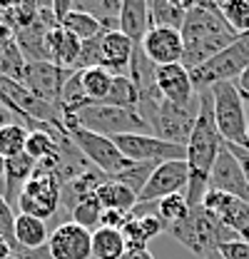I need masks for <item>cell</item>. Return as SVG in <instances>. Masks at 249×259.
<instances>
[{
  "label": "cell",
  "mask_w": 249,
  "mask_h": 259,
  "mask_svg": "<svg viewBox=\"0 0 249 259\" xmlns=\"http://www.w3.org/2000/svg\"><path fill=\"white\" fill-rule=\"evenodd\" d=\"M222 135L215 122V105L212 93H199V115L187 142V167H189V185H187V202L189 207H199L204 194L210 192V175L222 152Z\"/></svg>",
  "instance_id": "6da1fadb"
},
{
  "label": "cell",
  "mask_w": 249,
  "mask_h": 259,
  "mask_svg": "<svg viewBox=\"0 0 249 259\" xmlns=\"http://www.w3.org/2000/svg\"><path fill=\"white\" fill-rule=\"evenodd\" d=\"M180 32L185 40L182 65L187 70H194L207 60H212L239 37L222 15L219 3H192Z\"/></svg>",
  "instance_id": "7a4b0ae2"
},
{
  "label": "cell",
  "mask_w": 249,
  "mask_h": 259,
  "mask_svg": "<svg viewBox=\"0 0 249 259\" xmlns=\"http://www.w3.org/2000/svg\"><path fill=\"white\" fill-rule=\"evenodd\" d=\"M164 234H170L175 242H180L185 249H189L192 254H197V257H202V259L212 257L219 249V244L239 239L232 229H227L202 204L189 209V217H187L185 222L167 227Z\"/></svg>",
  "instance_id": "3957f363"
},
{
  "label": "cell",
  "mask_w": 249,
  "mask_h": 259,
  "mask_svg": "<svg viewBox=\"0 0 249 259\" xmlns=\"http://www.w3.org/2000/svg\"><path fill=\"white\" fill-rule=\"evenodd\" d=\"M60 115H62V127L67 132V137L72 140V145L82 152V157L90 162L95 169H100V172L107 175V177H115V175L124 172V169L132 164V162L117 150V145H115L110 137H102V135H97V132L85 130L77 122V117H75L72 112H60Z\"/></svg>",
  "instance_id": "277c9868"
},
{
  "label": "cell",
  "mask_w": 249,
  "mask_h": 259,
  "mask_svg": "<svg viewBox=\"0 0 249 259\" xmlns=\"http://www.w3.org/2000/svg\"><path fill=\"white\" fill-rule=\"evenodd\" d=\"M215 105V122L224 142L229 145H249V115L244 95L234 82H217L210 88Z\"/></svg>",
  "instance_id": "5b68a950"
},
{
  "label": "cell",
  "mask_w": 249,
  "mask_h": 259,
  "mask_svg": "<svg viewBox=\"0 0 249 259\" xmlns=\"http://www.w3.org/2000/svg\"><path fill=\"white\" fill-rule=\"evenodd\" d=\"M77 122L90 132H97L102 137H120V135H152L150 125L137 110L112 107L102 102H90L82 110L75 112Z\"/></svg>",
  "instance_id": "8992f818"
},
{
  "label": "cell",
  "mask_w": 249,
  "mask_h": 259,
  "mask_svg": "<svg viewBox=\"0 0 249 259\" xmlns=\"http://www.w3.org/2000/svg\"><path fill=\"white\" fill-rule=\"evenodd\" d=\"M249 67V32L239 35L229 48H224L219 55H215L212 60H207L204 65L189 70L194 90L204 93L217 82H237V77Z\"/></svg>",
  "instance_id": "52a82bcc"
},
{
  "label": "cell",
  "mask_w": 249,
  "mask_h": 259,
  "mask_svg": "<svg viewBox=\"0 0 249 259\" xmlns=\"http://www.w3.org/2000/svg\"><path fill=\"white\" fill-rule=\"evenodd\" d=\"M197 115H199V97L192 100L189 105H172L164 100L155 112V117L150 120V130L155 137L164 140V142L187 147L194 122H197Z\"/></svg>",
  "instance_id": "ba28073f"
},
{
  "label": "cell",
  "mask_w": 249,
  "mask_h": 259,
  "mask_svg": "<svg viewBox=\"0 0 249 259\" xmlns=\"http://www.w3.org/2000/svg\"><path fill=\"white\" fill-rule=\"evenodd\" d=\"M60 204H62V182L55 175L35 169V175L28 180V185L23 187L20 199H18L20 214L48 220V217H53L60 209Z\"/></svg>",
  "instance_id": "9c48e42d"
},
{
  "label": "cell",
  "mask_w": 249,
  "mask_h": 259,
  "mask_svg": "<svg viewBox=\"0 0 249 259\" xmlns=\"http://www.w3.org/2000/svg\"><path fill=\"white\" fill-rule=\"evenodd\" d=\"M117 150L122 152L130 162H187V147L182 145H172V142H164L155 135H120V137H110Z\"/></svg>",
  "instance_id": "30bf717a"
},
{
  "label": "cell",
  "mask_w": 249,
  "mask_h": 259,
  "mask_svg": "<svg viewBox=\"0 0 249 259\" xmlns=\"http://www.w3.org/2000/svg\"><path fill=\"white\" fill-rule=\"evenodd\" d=\"M189 185V167L187 162H162L157 164L152 177L147 180L145 190L137 197V204H157L164 197L182 194Z\"/></svg>",
  "instance_id": "8fae6325"
},
{
  "label": "cell",
  "mask_w": 249,
  "mask_h": 259,
  "mask_svg": "<svg viewBox=\"0 0 249 259\" xmlns=\"http://www.w3.org/2000/svg\"><path fill=\"white\" fill-rule=\"evenodd\" d=\"M70 75H72V70L58 67V65H53V63H28L23 85L35 97H40L43 102L60 107L62 90H65Z\"/></svg>",
  "instance_id": "7c38bea8"
},
{
  "label": "cell",
  "mask_w": 249,
  "mask_h": 259,
  "mask_svg": "<svg viewBox=\"0 0 249 259\" xmlns=\"http://www.w3.org/2000/svg\"><path fill=\"white\" fill-rule=\"evenodd\" d=\"M202 207L215 214L227 229H232L239 239L249 242V204L239 197H232L227 192L210 190L202 199Z\"/></svg>",
  "instance_id": "4fadbf2b"
},
{
  "label": "cell",
  "mask_w": 249,
  "mask_h": 259,
  "mask_svg": "<svg viewBox=\"0 0 249 259\" xmlns=\"http://www.w3.org/2000/svg\"><path fill=\"white\" fill-rule=\"evenodd\" d=\"M48 249L53 259H90L93 257V232L85 227L70 222H62L50 232Z\"/></svg>",
  "instance_id": "5bb4252c"
},
{
  "label": "cell",
  "mask_w": 249,
  "mask_h": 259,
  "mask_svg": "<svg viewBox=\"0 0 249 259\" xmlns=\"http://www.w3.org/2000/svg\"><path fill=\"white\" fill-rule=\"evenodd\" d=\"M142 53L155 67L182 63L185 58V40L182 32L172 28H152L142 40Z\"/></svg>",
  "instance_id": "9a60e30c"
},
{
  "label": "cell",
  "mask_w": 249,
  "mask_h": 259,
  "mask_svg": "<svg viewBox=\"0 0 249 259\" xmlns=\"http://www.w3.org/2000/svg\"><path fill=\"white\" fill-rule=\"evenodd\" d=\"M210 190L239 197V199H244L249 204V182L244 177V172H242V167H239V162L234 160V155L227 150V145H222V152H219L217 162L212 167Z\"/></svg>",
  "instance_id": "2e32d148"
},
{
  "label": "cell",
  "mask_w": 249,
  "mask_h": 259,
  "mask_svg": "<svg viewBox=\"0 0 249 259\" xmlns=\"http://www.w3.org/2000/svg\"><path fill=\"white\" fill-rule=\"evenodd\" d=\"M157 88L162 97L172 105H189L192 100L199 97V93L194 90L192 75L182 63L157 67Z\"/></svg>",
  "instance_id": "e0dca14e"
},
{
  "label": "cell",
  "mask_w": 249,
  "mask_h": 259,
  "mask_svg": "<svg viewBox=\"0 0 249 259\" xmlns=\"http://www.w3.org/2000/svg\"><path fill=\"white\" fill-rule=\"evenodd\" d=\"M137 45L120 30H102V67L112 75H130Z\"/></svg>",
  "instance_id": "ac0fdd59"
},
{
  "label": "cell",
  "mask_w": 249,
  "mask_h": 259,
  "mask_svg": "<svg viewBox=\"0 0 249 259\" xmlns=\"http://www.w3.org/2000/svg\"><path fill=\"white\" fill-rule=\"evenodd\" d=\"M80 48H82V40L75 37L72 32H67L62 25L53 28L45 37V53H48V63L65 67V70H72L77 63V55H80Z\"/></svg>",
  "instance_id": "d6986e66"
},
{
  "label": "cell",
  "mask_w": 249,
  "mask_h": 259,
  "mask_svg": "<svg viewBox=\"0 0 249 259\" xmlns=\"http://www.w3.org/2000/svg\"><path fill=\"white\" fill-rule=\"evenodd\" d=\"M152 28L150 3L147 0H122L120 10V32H124L135 45H142L145 35Z\"/></svg>",
  "instance_id": "ffe728a7"
},
{
  "label": "cell",
  "mask_w": 249,
  "mask_h": 259,
  "mask_svg": "<svg viewBox=\"0 0 249 259\" xmlns=\"http://www.w3.org/2000/svg\"><path fill=\"white\" fill-rule=\"evenodd\" d=\"M35 167L37 162L32 160L28 152L23 155H15L8 160V169H5V187H3V197L10 207H18V199H20V192L23 187L28 185L32 175H35Z\"/></svg>",
  "instance_id": "44dd1931"
},
{
  "label": "cell",
  "mask_w": 249,
  "mask_h": 259,
  "mask_svg": "<svg viewBox=\"0 0 249 259\" xmlns=\"http://www.w3.org/2000/svg\"><path fill=\"white\" fill-rule=\"evenodd\" d=\"M48 239H50V234H48L45 220L18 212V217H15V244L20 249H43V247H48Z\"/></svg>",
  "instance_id": "7402d4cb"
},
{
  "label": "cell",
  "mask_w": 249,
  "mask_h": 259,
  "mask_svg": "<svg viewBox=\"0 0 249 259\" xmlns=\"http://www.w3.org/2000/svg\"><path fill=\"white\" fill-rule=\"evenodd\" d=\"M189 8H192V3H180V0H152V3H150V20H152V28L182 30ZM152 28H150V30H152Z\"/></svg>",
  "instance_id": "603a6c76"
},
{
  "label": "cell",
  "mask_w": 249,
  "mask_h": 259,
  "mask_svg": "<svg viewBox=\"0 0 249 259\" xmlns=\"http://www.w3.org/2000/svg\"><path fill=\"white\" fill-rule=\"evenodd\" d=\"M75 10H82L88 15H93L95 20L102 25V30H120V10H122V0H77L72 3Z\"/></svg>",
  "instance_id": "cb8c5ba5"
},
{
  "label": "cell",
  "mask_w": 249,
  "mask_h": 259,
  "mask_svg": "<svg viewBox=\"0 0 249 259\" xmlns=\"http://www.w3.org/2000/svg\"><path fill=\"white\" fill-rule=\"evenodd\" d=\"M127 254V242L120 229L100 227L93 232V257L95 259H122Z\"/></svg>",
  "instance_id": "d4e9b609"
},
{
  "label": "cell",
  "mask_w": 249,
  "mask_h": 259,
  "mask_svg": "<svg viewBox=\"0 0 249 259\" xmlns=\"http://www.w3.org/2000/svg\"><path fill=\"white\" fill-rule=\"evenodd\" d=\"M95 197L100 199L102 209H117V212H132L137 207V194L132 190H127L124 185L115 182V180H107L97 187Z\"/></svg>",
  "instance_id": "484cf974"
},
{
  "label": "cell",
  "mask_w": 249,
  "mask_h": 259,
  "mask_svg": "<svg viewBox=\"0 0 249 259\" xmlns=\"http://www.w3.org/2000/svg\"><path fill=\"white\" fill-rule=\"evenodd\" d=\"M80 82H82V90L85 97L90 102H105L110 90H112V82H115V75L105 67H90V70H82L80 72Z\"/></svg>",
  "instance_id": "4316f807"
},
{
  "label": "cell",
  "mask_w": 249,
  "mask_h": 259,
  "mask_svg": "<svg viewBox=\"0 0 249 259\" xmlns=\"http://www.w3.org/2000/svg\"><path fill=\"white\" fill-rule=\"evenodd\" d=\"M102 105H112V107H124V110H140V90L135 85V80L130 75H115L112 90Z\"/></svg>",
  "instance_id": "83f0119b"
},
{
  "label": "cell",
  "mask_w": 249,
  "mask_h": 259,
  "mask_svg": "<svg viewBox=\"0 0 249 259\" xmlns=\"http://www.w3.org/2000/svg\"><path fill=\"white\" fill-rule=\"evenodd\" d=\"M25 67H28V60H25V55H23V50H20V45L15 40L8 48L0 50V80L23 82Z\"/></svg>",
  "instance_id": "f1b7e54d"
},
{
  "label": "cell",
  "mask_w": 249,
  "mask_h": 259,
  "mask_svg": "<svg viewBox=\"0 0 249 259\" xmlns=\"http://www.w3.org/2000/svg\"><path fill=\"white\" fill-rule=\"evenodd\" d=\"M102 214H105V209H102V204H100V199L95 197V194H88V197H82L72 209H70V217H72V222L80 227H85V229H100L102 225Z\"/></svg>",
  "instance_id": "f546056e"
},
{
  "label": "cell",
  "mask_w": 249,
  "mask_h": 259,
  "mask_svg": "<svg viewBox=\"0 0 249 259\" xmlns=\"http://www.w3.org/2000/svg\"><path fill=\"white\" fill-rule=\"evenodd\" d=\"M28 137H30V130L25 127L23 122H10L0 130V155L5 160L15 157V155H23L25 152V145H28Z\"/></svg>",
  "instance_id": "4dcf8cb0"
},
{
  "label": "cell",
  "mask_w": 249,
  "mask_h": 259,
  "mask_svg": "<svg viewBox=\"0 0 249 259\" xmlns=\"http://www.w3.org/2000/svg\"><path fill=\"white\" fill-rule=\"evenodd\" d=\"M189 202H187V194H172V197H164L157 202V217L162 220L164 229L172 225H180L189 217Z\"/></svg>",
  "instance_id": "1f68e13d"
},
{
  "label": "cell",
  "mask_w": 249,
  "mask_h": 259,
  "mask_svg": "<svg viewBox=\"0 0 249 259\" xmlns=\"http://www.w3.org/2000/svg\"><path fill=\"white\" fill-rule=\"evenodd\" d=\"M60 25L67 32H72L75 37H80L82 42L102 32V25L95 20L93 15H88V13H82V10H75V8H72V10L65 15V20H62Z\"/></svg>",
  "instance_id": "d6a6232c"
},
{
  "label": "cell",
  "mask_w": 249,
  "mask_h": 259,
  "mask_svg": "<svg viewBox=\"0 0 249 259\" xmlns=\"http://www.w3.org/2000/svg\"><path fill=\"white\" fill-rule=\"evenodd\" d=\"M157 169L155 162H145V164H140V162H132L124 172L120 175H115V177H110V180H115V182H120L124 185L127 190H132V192L140 197V192L145 190V185H147V180L152 177V172Z\"/></svg>",
  "instance_id": "836d02e7"
},
{
  "label": "cell",
  "mask_w": 249,
  "mask_h": 259,
  "mask_svg": "<svg viewBox=\"0 0 249 259\" xmlns=\"http://www.w3.org/2000/svg\"><path fill=\"white\" fill-rule=\"evenodd\" d=\"M222 15L227 18V23L232 25V30L237 35H247L249 32V0H229V3H219Z\"/></svg>",
  "instance_id": "e575fe53"
},
{
  "label": "cell",
  "mask_w": 249,
  "mask_h": 259,
  "mask_svg": "<svg viewBox=\"0 0 249 259\" xmlns=\"http://www.w3.org/2000/svg\"><path fill=\"white\" fill-rule=\"evenodd\" d=\"M90 67H102V32L82 42L72 72H82V70H90Z\"/></svg>",
  "instance_id": "d590c367"
},
{
  "label": "cell",
  "mask_w": 249,
  "mask_h": 259,
  "mask_svg": "<svg viewBox=\"0 0 249 259\" xmlns=\"http://www.w3.org/2000/svg\"><path fill=\"white\" fill-rule=\"evenodd\" d=\"M15 212H13V207L5 202V197L0 192V237L3 239H8L10 242V247H13V252H15Z\"/></svg>",
  "instance_id": "8d00e7d4"
},
{
  "label": "cell",
  "mask_w": 249,
  "mask_h": 259,
  "mask_svg": "<svg viewBox=\"0 0 249 259\" xmlns=\"http://www.w3.org/2000/svg\"><path fill=\"white\" fill-rule=\"evenodd\" d=\"M217 254L222 259H249V242H244V239L224 242V244H219Z\"/></svg>",
  "instance_id": "74e56055"
},
{
  "label": "cell",
  "mask_w": 249,
  "mask_h": 259,
  "mask_svg": "<svg viewBox=\"0 0 249 259\" xmlns=\"http://www.w3.org/2000/svg\"><path fill=\"white\" fill-rule=\"evenodd\" d=\"M130 217H132V212H117V209H105V214H102V225L100 227H110V229H120L122 232L127 222H130Z\"/></svg>",
  "instance_id": "f35d334b"
},
{
  "label": "cell",
  "mask_w": 249,
  "mask_h": 259,
  "mask_svg": "<svg viewBox=\"0 0 249 259\" xmlns=\"http://www.w3.org/2000/svg\"><path fill=\"white\" fill-rule=\"evenodd\" d=\"M227 145V150L234 155V160L239 162V167H242V172H244V177H247L249 182V145L247 147H242V145H229V142H224Z\"/></svg>",
  "instance_id": "ab89813d"
},
{
  "label": "cell",
  "mask_w": 249,
  "mask_h": 259,
  "mask_svg": "<svg viewBox=\"0 0 249 259\" xmlns=\"http://www.w3.org/2000/svg\"><path fill=\"white\" fill-rule=\"evenodd\" d=\"M13 40H15L13 30H10V28H8L5 23H0V50H3V48H8V45H10Z\"/></svg>",
  "instance_id": "60d3db41"
},
{
  "label": "cell",
  "mask_w": 249,
  "mask_h": 259,
  "mask_svg": "<svg viewBox=\"0 0 249 259\" xmlns=\"http://www.w3.org/2000/svg\"><path fill=\"white\" fill-rule=\"evenodd\" d=\"M234 85H237V90H239L242 95L249 97V67L239 75V77H237V82H234Z\"/></svg>",
  "instance_id": "b9f144b4"
},
{
  "label": "cell",
  "mask_w": 249,
  "mask_h": 259,
  "mask_svg": "<svg viewBox=\"0 0 249 259\" xmlns=\"http://www.w3.org/2000/svg\"><path fill=\"white\" fill-rule=\"evenodd\" d=\"M10 122H18V117H15V115L0 102V130L5 127V125H10Z\"/></svg>",
  "instance_id": "7bdbcfd3"
},
{
  "label": "cell",
  "mask_w": 249,
  "mask_h": 259,
  "mask_svg": "<svg viewBox=\"0 0 249 259\" xmlns=\"http://www.w3.org/2000/svg\"><path fill=\"white\" fill-rule=\"evenodd\" d=\"M0 259H13V247H10V242L3 239V237H0Z\"/></svg>",
  "instance_id": "ee69618b"
},
{
  "label": "cell",
  "mask_w": 249,
  "mask_h": 259,
  "mask_svg": "<svg viewBox=\"0 0 249 259\" xmlns=\"http://www.w3.org/2000/svg\"><path fill=\"white\" fill-rule=\"evenodd\" d=\"M122 259H155L150 254V249H142V252H127Z\"/></svg>",
  "instance_id": "f6af8a7d"
},
{
  "label": "cell",
  "mask_w": 249,
  "mask_h": 259,
  "mask_svg": "<svg viewBox=\"0 0 249 259\" xmlns=\"http://www.w3.org/2000/svg\"><path fill=\"white\" fill-rule=\"evenodd\" d=\"M5 169H8V160L0 155V182L5 185Z\"/></svg>",
  "instance_id": "bcb514c9"
},
{
  "label": "cell",
  "mask_w": 249,
  "mask_h": 259,
  "mask_svg": "<svg viewBox=\"0 0 249 259\" xmlns=\"http://www.w3.org/2000/svg\"><path fill=\"white\" fill-rule=\"evenodd\" d=\"M210 259H222V257H219V254H217V252H215V254H212V257H210Z\"/></svg>",
  "instance_id": "7dc6e473"
},
{
  "label": "cell",
  "mask_w": 249,
  "mask_h": 259,
  "mask_svg": "<svg viewBox=\"0 0 249 259\" xmlns=\"http://www.w3.org/2000/svg\"><path fill=\"white\" fill-rule=\"evenodd\" d=\"M244 102H247V115H249V97H244Z\"/></svg>",
  "instance_id": "c3c4849f"
}]
</instances>
